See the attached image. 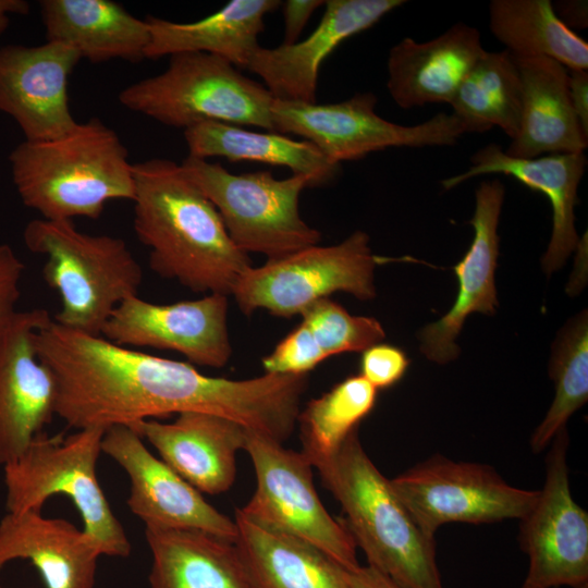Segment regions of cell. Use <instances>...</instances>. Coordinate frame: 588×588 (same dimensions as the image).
Here are the masks:
<instances>
[{
  "mask_svg": "<svg viewBox=\"0 0 588 588\" xmlns=\"http://www.w3.org/2000/svg\"><path fill=\"white\" fill-rule=\"evenodd\" d=\"M35 344L57 381L56 415L76 430L205 412L269 433L283 414L284 389L274 375L245 380L206 376L189 363L120 346L53 319L37 331Z\"/></svg>",
  "mask_w": 588,
  "mask_h": 588,
  "instance_id": "cell-1",
  "label": "cell"
},
{
  "mask_svg": "<svg viewBox=\"0 0 588 588\" xmlns=\"http://www.w3.org/2000/svg\"><path fill=\"white\" fill-rule=\"evenodd\" d=\"M134 180L133 228L149 248L150 269L196 293L231 295L252 261L181 163L164 158L134 163Z\"/></svg>",
  "mask_w": 588,
  "mask_h": 588,
  "instance_id": "cell-2",
  "label": "cell"
},
{
  "mask_svg": "<svg viewBox=\"0 0 588 588\" xmlns=\"http://www.w3.org/2000/svg\"><path fill=\"white\" fill-rule=\"evenodd\" d=\"M9 162L20 198L42 219H96L108 201L134 198V163L120 136L98 118L57 138L22 142Z\"/></svg>",
  "mask_w": 588,
  "mask_h": 588,
  "instance_id": "cell-3",
  "label": "cell"
},
{
  "mask_svg": "<svg viewBox=\"0 0 588 588\" xmlns=\"http://www.w3.org/2000/svg\"><path fill=\"white\" fill-rule=\"evenodd\" d=\"M341 504L342 523L368 561L399 588H444L436 537L414 522L364 450L355 429L330 456L313 463Z\"/></svg>",
  "mask_w": 588,
  "mask_h": 588,
  "instance_id": "cell-4",
  "label": "cell"
},
{
  "mask_svg": "<svg viewBox=\"0 0 588 588\" xmlns=\"http://www.w3.org/2000/svg\"><path fill=\"white\" fill-rule=\"evenodd\" d=\"M23 237L30 252L46 258L42 278L61 301L53 321L66 329L101 335L113 310L138 293L143 270L120 237L42 218L29 221Z\"/></svg>",
  "mask_w": 588,
  "mask_h": 588,
  "instance_id": "cell-5",
  "label": "cell"
},
{
  "mask_svg": "<svg viewBox=\"0 0 588 588\" xmlns=\"http://www.w3.org/2000/svg\"><path fill=\"white\" fill-rule=\"evenodd\" d=\"M105 429L77 430L62 436L37 437L15 461L3 466L5 509L9 513L41 511L58 494L71 500L83 530L102 555L127 558L131 542L98 481L96 465Z\"/></svg>",
  "mask_w": 588,
  "mask_h": 588,
  "instance_id": "cell-6",
  "label": "cell"
},
{
  "mask_svg": "<svg viewBox=\"0 0 588 588\" xmlns=\"http://www.w3.org/2000/svg\"><path fill=\"white\" fill-rule=\"evenodd\" d=\"M118 98L124 108L171 127L218 121L273 132L274 98L268 89L209 53L172 54L163 72L126 86Z\"/></svg>",
  "mask_w": 588,
  "mask_h": 588,
  "instance_id": "cell-7",
  "label": "cell"
},
{
  "mask_svg": "<svg viewBox=\"0 0 588 588\" xmlns=\"http://www.w3.org/2000/svg\"><path fill=\"white\" fill-rule=\"evenodd\" d=\"M181 166L218 210L233 243L244 253L279 258L317 245L321 233L301 217L308 177L277 179L270 171L232 174L220 163L187 156Z\"/></svg>",
  "mask_w": 588,
  "mask_h": 588,
  "instance_id": "cell-8",
  "label": "cell"
},
{
  "mask_svg": "<svg viewBox=\"0 0 588 588\" xmlns=\"http://www.w3.org/2000/svg\"><path fill=\"white\" fill-rule=\"evenodd\" d=\"M381 260L373 255L369 236L355 231L339 244H317L250 266L238 277L231 295L247 316L266 309L286 318L336 292L369 301L376 296L375 269Z\"/></svg>",
  "mask_w": 588,
  "mask_h": 588,
  "instance_id": "cell-9",
  "label": "cell"
},
{
  "mask_svg": "<svg viewBox=\"0 0 588 588\" xmlns=\"http://www.w3.org/2000/svg\"><path fill=\"white\" fill-rule=\"evenodd\" d=\"M372 93L326 105L273 99V132L299 135L340 164L389 147L452 146L465 133H477L454 113L440 112L412 126L396 124L380 117Z\"/></svg>",
  "mask_w": 588,
  "mask_h": 588,
  "instance_id": "cell-10",
  "label": "cell"
},
{
  "mask_svg": "<svg viewBox=\"0 0 588 588\" xmlns=\"http://www.w3.org/2000/svg\"><path fill=\"white\" fill-rule=\"evenodd\" d=\"M244 450L255 469L256 490L238 512L254 523L315 546L346 571L357 568L360 564L353 537L320 501L307 456L250 430Z\"/></svg>",
  "mask_w": 588,
  "mask_h": 588,
  "instance_id": "cell-11",
  "label": "cell"
},
{
  "mask_svg": "<svg viewBox=\"0 0 588 588\" xmlns=\"http://www.w3.org/2000/svg\"><path fill=\"white\" fill-rule=\"evenodd\" d=\"M391 487L418 527L431 537L449 523L522 519L538 490L507 483L490 465L434 454L393 479Z\"/></svg>",
  "mask_w": 588,
  "mask_h": 588,
  "instance_id": "cell-12",
  "label": "cell"
},
{
  "mask_svg": "<svg viewBox=\"0 0 588 588\" xmlns=\"http://www.w3.org/2000/svg\"><path fill=\"white\" fill-rule=\"evenodd\" d=\"M550 444L543 487L519 519L518 541L529 560L520 588H581L588 586V514L571 492L566 427Z\"/></svg>",
  "mask_w": 588,
  "mask_h": 588,
  "instance_id": "cell-13",
  "label": "cell"
},
{
  "mask_svg": "<svg viewBox=\"0 0 588 588\" xmlns=\"http://www.w3.org/2000/svg\"><path fill=\"white\" fill-rule=\"evenodd\" d=\"M228 310V296L218 293L164 305L133 295L113 310L101 336L130 348L175 351L192 365L221 368L232 356Z\"/></svg>",
  "mask_w": 588,
  "mask_h": 588,
  "instance_id": "cell-14",
  "label": "cell"
},
{
  "mask_svg": "<svg viewBox=\"0 0 588 588\" xmlns=\"http://www.w3.org/2000/svg\"><path fill=\"white\" fill-rule=\"evenodd\" d=\"M101 448L128 476L126 504L145 528L195 529L235 542V520L156 457L130 426L106 429Z\"/></svg>",
  "mask_w": 588,
  "mask_h": 588,
  "instance_id": "cell-15",
  "label": "cell"
},
{
  "mask_svg": "<svg viewBox=\"0 0 588 588\" xmlns=\"http://www.w3.org/2000/svg\"><path fill=\"white\" fill-rule=\"evenodd\" d=\"M52 318L42 308L17 311L0 334V465L20 457L56 415L58 388L37 355L35 335Z\"/></svg>",
  "mask_w": 588,
  "mask_h": 588,
  "instance_id": "cell-16",
  "label": "cell"
},
{
  "mask_svg": "<svg viewBox=\"0 0 588 588\" xmlns=\"http://www.w3.org/2000/svg\"><path fill=\"white\" fill-rule=\"evenodd\" d=\"M79 60L73 47L56 41L0 48V112L16 122L25 140L57 138L76 126L68 85Z\"/></svg>",
  "mask_w": 588,
  "mask_h": 588,
  "instance_id": "cell-17",
  "label": "cell"
},
{
  "mask_svg": "<svg viewBox=\"0 0 588 588\" xmlns=\"http://www.w3.org/2000/svg\"><path fill=\"white\" fill-rule=\"evenodd\" d=\"M403 0H329L318 26L303 40L275 48L258 47L247 70L257 74L274 99L316 102L322 62L346 39L362 33Z\"/></svg>",
  "mask_w": 588,
  "mask_h": 588,
  "instance_id": "cell-18",
  "label": "cell"
},
{
  "mask_svg": "<svg viewBox=\"0 0 588 588\" xmlns=\"http://www.w3.org/2000/svg\"><path fill=\"white\" fill-rule=\"evenodd\" d=\"M505 196L500 180L482 181L476 189V208L469 223L473 243L454 266L458 292L452 308L419 332L420 351L433 363L446 364L458 355L455 343L473 313L492 315L498 307L494 273L499 256L498 225Z\"/></svg>",
  "mask_w": 588,
  "mask_h": 588,
  "instance_id": "cell-19",
  "label": "cell"
},
{
  "mask_svg": "<svg viewBox=\"0 0 588 588\" xmlns=\"http://www.w3.org/2000/svg\"><path fill=\"white\" fill-rule=\"evenodd\" d=\"M160 458L201 493L228 491L236 475V454L248 429L211 413L183 412L172 422L140 420L132 426Z\"/></svg>",
  "mask_w": 588,
  "mask_h": 588,
  "instance_id": "cell-20",
  "label": "cell"
},
{
  "mask_svg": "<svg viewBox=\"0 0 588 588\" xmlns=\"http://www.w3.org/2000/svg\"><path fill=\"white\" fill-rule=\"evenodd\" d=\"M470 161L471 166L466 171L444 179L441 182L443 188L451 189L485 174H504L544 194L552 206L553 224L541 265L548 274L560 269L580 242L575 228L574 208L587 164L585 154H550L522 159L506 155L501 146L491 143L476 151Z\"/></svg>",
  "mask_w": 588,
  "mask_h": 588,
  "instance_id": "cell-21",
  "label": "cell"
},
{
  "mask_svg": "<svg viewBox=\"0 0 588 588\" xmlns=\"http://www.w3.org/2000/svg\"><path fill=\"white\" fill-rule=\"evenodd\" d=\"M485 52L479 30L462 22L425 42L403 38L389 52V94L402 109L450 103Z\"/></svg>",
  "mask_w": 588,
  "mask_h": 588,
  "instance_id": "cell-22",
  "label": "cell"
},
{
  "mask_svg": "<svg viewBox=\"0 0 588 588\" xmlns=\"http://www.w3.org/2000/svg\"><path fill=\"white\" fill-rule=\"evenodd\" d=\"M101 555L83 529L41 511L7 512L0 520V571L12 561L27 560L46 588H94Z\"/></svg>",
  "mask_w": 588,
  "mask_h": 588,
  "instance_id": "cell-23",
  "label": "cell"
},
{
  "mask_svg": "<svg viewBox=\"0 0 588 588\" xmlns=\"http://www.w3.org/2000/svg\"><path fill=\"white\" fill-rule=\"evenodd\" d=\"M522 82L519 132L505 154L522 159L584 152L588 136L573 110L568 69L546 57L512 56Z\"/></svg>",
  "mask_w": 588,
  "mask_h": 588,
  "instance_id": "cell-24",
  "label": "cell"
},
{
  "mask_svg": "<svg viewBox=\"0 0 588 588\" xmlns=\"http://www.w3.org/2000/svg\"><path fill=\"white\" fill-rule=\"evenodd\" d=\"M40 15L47 41L73 47L91 63L146 59L148 22L111 0H42Z\"/></svg>",
  "mask_w": 588,
  "mask_h": 588,
  "instance_id": "cell-25",
  "label": "cell"
},
{
  "mask_svg": "<svg viewBox=\"0 0 588 588\" xmlns=\"http://www.w3.org/2000/svg\"><path fill=\"white\" fill-rule=\"evenodd\" d=\"M149 588H256L235 542L195 529L145 528Z\"/></svg>",
  "mask_w": 588,
  "mask_h": 588,
  "instance_id": "cell-26",
  "label": "cell"
},
{
  "mask_svg": "<svg viewBox=\"0 0 588 588\" xmlns=\"http://www.w3.org/2000/svg\"><path fill=\"white\" fill-rule=\"evenodd\" d=\"M280 5L278 0H232L211 15L187 23L149 16L146 59L204 52L246 69L259 47L265 16Z\"/></svg>",
  "mask_w": 588,
  "mask_h": 588,
  "instance_id": "cell-27",
  "label": "cell"
},
{
  "mask_svg": "<svg viewBox=\"0 0 588 588\" xmlns=\"http://www.w3.org/2000/svg\"><path fill=\"white\" fill-rule=\"evenodd\" d=\"M235 544L256 588H351L346 569L315 546L235 512Z\"/></svg>",
  "mask_w": 588,
  "mask_h": 588,
  "instance_id": "cell-28",
  "label": "cell"
},
{
  "mask_svg": "<svg viewBox=\"0 0 588 588\" xmlns=\"http://www.w3.org/2000/svg\"><path fill=\"white\" fill-rule=\"evenodd\" d=\"M188 156L223 157L230 161H255L291 169L308 177L310 187L328 184L341 169L308 140H295L277 132L249 131L240 125L204 121L184 130Z\"/></svg>",
  "mask_w": 588,
  "mask_h": 588,
  "instance_id": "cell-29",
  "label": "cell"
},
{
  "mask_svg": "<svg viewBox=\"0 0 588 588\" xmlns=\"http://www.w3.org/2000/svg\"><path fill=\"white\" fill-rule=\"evenodd\" d=\"M489 26L514 57H546L568 70L588 69V45L561 22L549 0H492Z\"/></svg>",
  "mask_w": 588,
  "mask_h": 588,
  "instance_id": "cell-30",
  "label": "cell"
},
{
  "mask_svg": "<svg viewBox=\"0 0 588 588\" xmlns=\"http://www.w3.org/2000/svg\"><path fill=\"white\" fill-rule=\"evenodd\" d=\"M522 82L517 65L506 50L486 51L450 101L453 113L477 133L499 126L514 139L520 125Z\"/></svg>",
  "mask_w": 588,
  "mask_h": 588,
  "instance_id": "cell-31",
  "label": "cell"
},
{
  "mask_svg": "<svg viewBox=\"0 0 588 588\" xmlns=\"http://www.w3.org/2000/svg\"><path fill=\"white\" fill-rule=\"evenodd\" d=\"M378 390L360 375L336 383L310 400L299 412L302 452L310 464L334 453L358 424L370 414Z\"/></svg>",
  "mask_w": 588,
  "mask_h": 588,
  "instance_id": "cell-32",
  "label": "cell"
},
{
  "mask_svg": "<svg viewBox=\"0 0 588 588\" xmlns=\"http://www.w3.org/2000/svg\"><path fill=\"white\" fill-rule=\"evenodd\" d=\"M549 375L555 395L544 418L530 438L532 453L542 452L568 418L588 400V320L581 313L556 340Z\"/></svg>",
  "mask_w": 588,
  "mask_h": 588,
  "instance_id": "cell-33",
  "label": "cell"
},
{
  "mask_svg": "<svg viewBox=\"0 0 588 588\" xmlns=\"http://www.w3.org/2000/svg\"><path fill=\"white\" fill-rule=\"evenodd\" d=\"M301 316L302 322L309 329L327 358L343 353L364 352L385 336L378 320L353 316L329 297L315 302Z\"/></svg>",
  "mask_w": 588,
  "mask_h": 588,
  "instance_id": "cell-34",
  "label": "cell"
},
{
  "mask_svg": "<svg viewBox=\"0 0 588 588\" xmlns=\"http://www.w3.org/2000/svg\"><path fill=\"white\" fill-rule=\"evenodd\" d=\"M324 359V353L301 321L262 358V367L265 373L307 375Z\"/></svg>",
  "mask_w": 588,
  "mask_h": 588,
  "instance_id": "cell-35",
  "label": "cell"
},
{
  "mask_svg": "<svg viewBox=\"0 0 588 588\" xmlns=\"http://www.w3.org/2000/svg\"><path fill=\"white\" fill-rule=\"evenodd\" d=\"M405 353L390 344H375L363 352L360 376L377 390L397 383L408 367Z\"/></svg>",
  "mask_w": 588,
  "mask_h": 588,
  "instance_id": "cell-36",
  "label": "cell"
},
{
  "mask_svg": "<svg viewBox=\"0 0 588 588\" xmlns=\"http://www.w3.org/2000/svg\"><path fill=\"white\" fill-rule=\"evenodd\" d=\"M25 265L11 246L0 243V334L16 313L21 296L20 283Z\"/></svg>",
  "mask_w": 588,
  "mask_h": 588,
  "instance_id": "cell-37",
  "label": "cell"
},
{
  "mask_svg": "<svg viewBox=\"0 0 588 588\" xmlns=\"http://www.w3.org/2000/svg\"><path fill=\"white\" fill-rule=\"evenodd\" d=\"M284 22L283 45L298 41V37L315 11L324 5L321 0H286L282 4Z\"/></svg>",
  "mask_w": 588,
  "mask_h": 588,
  "instance_id": "cell-38",
  "label": "cell"
},
{
  "mask_svg": "<svg viewBox=\"0 0 588 588\" xmlns=\"http://www.w3.org/2000/svg\"><path fill=\"white\" fill-rule=\"evenodd\" d=\"M568 88L573 110L580 127L588 136V72L587 70H568Z\"/></svg>",
  "mask_w": 588,
  "mask_h": 588,
  "instance_id": "cell-39",
  "label": "cell"
},
{
  "mask_svg": "<svg viewBox=\"0 0 588 588\" xmlns=\"http://www.w3.org/2000/svg\"><path fill=\"white\" fill-rule=\"evenodd\" d=\"M346 579L351 588H399L390 578L369 565L346 571Z\"/></svg>",
  "mask_w": 588,
  "mask_h": 588,
  "instance_id": "cell-40",
  "label": "cell"
},
{
  "mask_svg": "<svg viewBox=\"0 0 588 588\" xmlns=\"http://www.w3.org/2000/svg\"><path fill=\"white\" fill-rule=\"evenodd\" d=\"M554 12L563 24L568 28L586 27L587 26V2L586 1H563L556 7L553 5Z\"/></svg>",
  "mask_w": 588,
  "mask_h": 588,
  "instance_id": "cell-41",
  "label": "cell"
},
{
  "mask_svg": "<svg viewBox=\"0 0 588 588\" xmlns=\"http://www.w3.org/2000/svg\"><path fill=\"white\" fill-rule=\"evenodd\" d=\"M29 9L25 0H0V35L8 28L11 15H26Z\"/></svg>",
  "mask_w": 588,
  "mask_h": 588,
  "instance_id": "cell-42",
  "label": "cell"
},
{
  "mask_svg": "<svg viewBox=\"0 0 588 588\" xmlns=\"http://www.w3.org/2000/svg\"><path fill=\"white\" fill-rule=\"evenodd\" d=\"M581 588H588V586H584V587H581Z\"/></svg>",
  "mask_w": 588,
  "mask_h": 588,
  "instance_id": "cell-43",
  "label": "cell"
},
{
  "mask_svg": "<svg viewBox=\"0 0 588 588\" xmlns=\"http://www.w3.org/2000/svg\"><path fill=\"white\" fill-rule=\"evenodd\" d=\"M0 588H2V587L0 586Z\"/></svg>",
  "mask_w": 588,
  "mask_h": 588,
  "instance_id": "cell-44",
  "label": "cell"
}]
</instances>
